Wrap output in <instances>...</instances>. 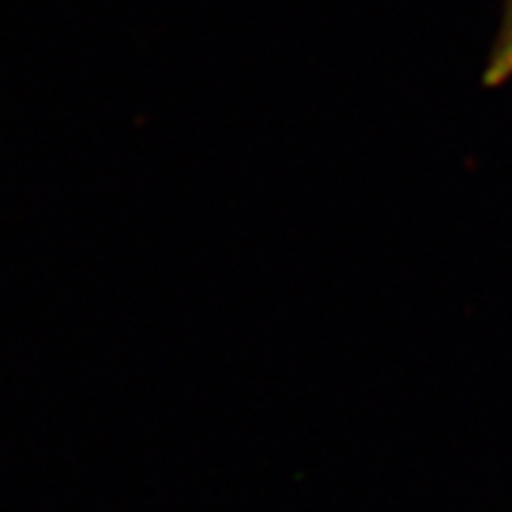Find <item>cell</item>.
<instances>
[{
  "label": "cell",
  "instance_id": "1",
  "mask_svg": "<svg viewBox=\"0 0 512 512\" xmlns=\"http://www.w3.org/2000/svg\"><path fill=\"white\" fill-rule=\"evenodd\" d=\"M512 79V0L505 3L502 21H499L497 40L489 50V63L484 71L486 87H499Z\"/></svg>",
  "mask_w": 512,
  "mask_h": 512
}]
</instances>
